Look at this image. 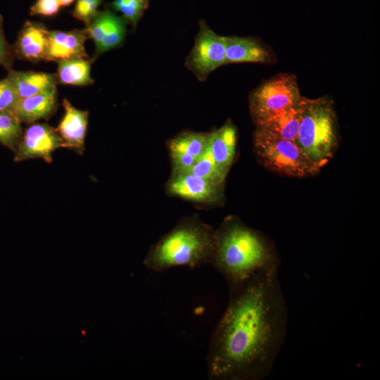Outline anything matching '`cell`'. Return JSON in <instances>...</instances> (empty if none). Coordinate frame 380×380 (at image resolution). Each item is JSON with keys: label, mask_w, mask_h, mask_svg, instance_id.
<instances>
[{"label": "cell", "mask_w": 380, "mask_h": 380, "mask_svg": "<svg viewBox=\"0 0 380 380\" xmlns=\"http://www.w3.org/2000/svg\"><path fill=\"white\" fill-rule=\"evenodd\" d=\"M15 58L13 46L8 42L6 38L4 29V18L0 14V65L8 72L12 69Z\"/></svg>", "instance_id": "26"}, {"label": "cell", "mask_w": 380, "mask_h": 380, "mask_svg": "<svg viewBox=\"0 0 380 380\" xmlns=\"http://www.w3.org/2000/svg\"><path fill=\"white\" fill-rule=\"evenodd\" d=\"M20 124L13 113L0 110V144L13 152L23 134Z\"/></svg>", "instance_id": "22"}, {"label": "cell", "mask_w": 380, "mask_h": 380, "mask_svg": "<svg viewBox=\"0 0 380 380\" xmlns=\"http://www.w3.org/2000/svg\"><path fill=\"white\" fill-rule=\"evenodd\" d=\"M6 77L11 82L20 99L56 89L58 83L56 74L43 72L11 69Z\"/></svg>", "instance_id": "15"}, {"label": "cell", "mask_w": 380, "mask_h": 380, "mask_svg": "<svg viewBox=\"0 0 380 380\" xmlns=\"http://www.w3.org/2000/svg\"><path fill=\"white\" fill-rule=\"evenodd\" d=\"M93 60L78 57L58 62L56 78L61 84L87 86L94 83L91 77Z\"/></svg>", "instance_id": "19"}, {"label": "cell", "mask_w": 380, "mask_h": 380, "mask_svg": "<svg viewBox=\"0 0 380 380\" xmlns=\"http://www.w3.org/2000/svg\"><path fill=\"white\" fill-rule=\"evenodd\" d=\"M222 65H226L225 37L216 34L204 20H200L199 30L185 66L203 82Z\"/></svg>", "instance_id": "7"}, {"label": "cell", "mask_w": 380, "mask_h": 380, "mask_svg": "<svg viewBox=\"0 0 380 380\" xmlns=\"http://www.w3.org/2000/svg\"><path fill=\"white\" fill-rule=\"evenodd\" d=\"M61 8L58 0H37L30 8V14L53 16L59 12Z\"/></svg>", "instance_id": "27"}, {"label": "cell", "mask_w": 380, "mask_h": 380, "mask_svg": "<svg viewBox=\"0 0 380 380\" xmlns=\"http://www.w3.org/2000/svg\"><path fill=\"white\" fill-rule=\"evenodd\" d=\"M56 106L57 90L53 89L32 96L20 99L14 114L20 123H32L49 118L55 112Z\"/></svg>", "instance_id": "16"}, {"label": "cell", "mask_w": 380, "mask_h": 380, "mask_svg": "<svg viewBox=\"0 0 380 380\" xmlns=\"http://www.w3.org/2000/svg\"><path fill=\"white\" fill-rule=\"evenodd\" d=\"M236 137V129L229 121L209 134L208 148L217 164L227 173L234 159Z\"/></svg>", "instance_id": "17"}, {"label": "cell", "mask_w": 380, "mask_h": 380, "mask_svg": "<svg viewBox=\"0 0 380 380\" xmlns=\"http://www.w3.org/2000/svg\"><path fill=\"white\" fill-rule=\"evenodd\" d=\"M128 23L110 8L99 11L85 27L95 44V58L122 44Z\"/></svg>", "instance_id": "10"}, {"label": "cell", "mask_w": 380, "mask_h": 380, "mask_svg": "<svg viewBox=\"0 0 380 380\" xmlns=\"http://www.w3.org/2000/svg\"><path fill=\"white\" fill-rule=\"evenodd\" d=\"M62 105L64 114L56 129L65 142L66 148L82 155L85 149L84 141L89 112L75 108L65 98L63 99Z\"/></svg>", "instance_id": "13"}, {"label": "cell", "mask_w": 380, "mask_h": 380, "mask_svg": "<svg viewBox=\"0 0 380 380\" xmlns=\"http://www.w3.org/2000/svg\"><path fill=\"white\" fill-rule=\"evenodd\" d=\"M166 191L169 196L205 205L218 204L224 196L222 185L215 184L189 172L172 174Z\"/></svg>", "instance_id": "9"}, {"label": "cell", "mask_w": 380, "mask_h": 380, "mask_svg": "<svg viewBox=\"0 0 380 380\" xmlns=\"http://www.w3.org/2000/svg\"><path fill=\"white\" fill-rule=\"evenodd\" d=\"M150 0H113L108 4L109 8L120 12L134 30L149 5Z\"/></svg>", "instance_id": "23"}, {"label": "cell", "mask_w": 380, "mask_h": 380, "mask_svg": "<svg viewBox=\"0 0 380 380\" xmlns=\"http://www.w3.org/2000/svg\"><path fill=\"white\" fill-rule=\"evenodd\" d=\"M88 38L86 28L69 31L49 30L45 61L58 63L74 58H87L84 43Z\"/></svg>", "instance_id": "11"}, {"label": "cell", "mask_w": 380, "mask_h": 380, "mask_svg": "<svg viewBox=\"0 0 380 380\" xmlns=\"http://www.w3.org/2000/svg\"><path fill=\"white\" fill-rule=\"evenodd\" d=\"M186 172L217 185H223L227 172L224 171L213 159L208 148Z\"/></svg>", "instance_id": "21"}, {"label": "cell", "mask_w": 380, "mask_h": 380, "mask_svg": "<svg viewBox=\"0 0 380 380\" xmlns=\"http://www.w3.org/2000/svg\"><path fill=\"white\" fill-rule=\"evenodd\" d=\"M226 64L233 63H266L269 52L258 42L248 37H225Z\"/></svg>", "instance_id": "18"}, {"label": "cell", "mask_w": 380, "mask_h": 380, "mask_svg": "<svg viewBox=\"0 0 380 380\" xmlns=\"http://www.w3.org/2000/svg\"><path fill=\"white\" fill-rule=\"evenodd\" d=\"M75 0H58L61 7L68 6L73 3Z\"/></svg>", "instance_id": "28"}, {"label": "cell", "mask_w": 380, "mask_h": 380, "mask_svg": "<svg viewBox=\"0 0 380 380\" xmlns=\"http://www.w3.org/2000/svg\"><path fill=\"white\" fill-rule=\"evenodd\" d=\"M302 115L296 143L319 167L333 157L337 146L336 117L331 99L322 97L301 101Z\"/></svg>", "instance_id": "4"}, {"label": "cell", "mask_w": 380, "mask_h": 380, "mask_svg": "<svg viewBox=\"0 0 380 380\" xmlns=\"http://www.w3.org/2000/svg\"><path fill=\"white\" fill-rule=\"evenodd\" d=\"M19 100L11 82L6 77L0 80V110L14 113Z\"/></svg>", "instance_id": "25"}, {"label": "cell", "mask_w": 380, "mask_h": 380, "mask_svg": "<svg viewBox=\"0 0 380 380\" xmlns=\"http://www.w3.org/2000/svg\"><path fill=\"white\" fill-rule=\"evenodd\" d=\"M294 75H281L265 82L251 94L249 107L255 123L297 106L302 100Z\"/></svg>", "instance_id": "6"}, {"label": "cell", "mask_w": 380, "mask_h": 380, "mask_svg": "<svg viewBox=\"0 0 380 380\" xmlns=\"http://www.w3.org/2000/svg\"><path fill=\"white\" fill-rule=\"evenodd\" d=\"M254 151L258 160L267 168L282 175L303 177L317 173L319 168L291 140L255 129Z\"/></svg>", "instance_id": "5"}, {"label": "cell", "mask_w": 380, "mask_h": 380, "mask_svg": "<svg viewBox=\"0 0 380 380\" xmlns=\"http://www.w3.org/2000/svg\"><path fill=\"white\" fill-rule=\"evenodd\" d=\"M60 148L66 146L57 129L46 123H35L23 132L14 151V161L41 158L51 163L52 153Z\"/></svg>", "instance_id": "8"}, {"label": "cell", "mask_w": 380, "mask_h": 380, "mask_svg": "<svg viewBox=\"0 0 380 380\" xmlns=\"http://www.w3.org/2000/svg\"><path fill=\"white\" fill-rule=\"evenodd\" d=\"M215 230L197 215L182 219L148 251L144 265L154 272L211 264Z\"/></svg>", "instance_id": "3"}, {"label": "cell", "mask_w": 380, "mask_h": 380, "mask_svg": "<svg viewBox=\"0 0 380 380\" xmlns=\"http://www.w3.org/2000/svg\"><path fill=\"white\" fill-rule=\"evenodd\" d=\"M229 287L228 305L209 345L208 377L263 379L281 349L288 325L278 269L261 271Z\"/></svg>", "instance_id": "1"}, {"label": "cell", "mask_w": 380, "mask_h": 380, "mask_svg": "<svg viewBox=\"0 0 380 380\" xmlns=\"http://www.w3.org/2000/svg\"><path fill=\"white\" fill-rule=\"evenodd\" d=\"M301 101L296 106L277 112L255 123L256 129L296 142L302 115Z\"/></svg>", "instance_id": "14"}, {"label": "cell", "mask_w": 380, "mask_h": 380, "mask_svg": "<svg viewBox=\"0 0 380 380\" xmlns=\"http://www.w3.org/2000/svg\"><path fill=\"white\" fill-rule=\"evenodd\" d=\"M210 133L184 132L167 143L169 153H179L197 160L205 152L208 145Z\"/></svg>", "instance_id": "20"}, {"label": "cell", "mask_w": 380, "mask_h": 380, "mask_svg": "<svg viewBox=\"0 0 380 380\" xmlns=\"http://www.w3.org/2000/svg\"><path fill=\"white\" fill-rule=\"evenodd\" d=\"M103 1V0H77L71 13L74 18L87 26L99 11L98 8Z\"/></svg>", "instance_id": "24"}, {"label": "cell", "mask_w": 380, "mask_h": 380, "mask_svg": "<svg viewBox=\"0 0 380 380\" xmlns=\"http://www.w3.org/2000/svg\"><path fill=\"white\" fill-rule=\"evenodd\" d=\"M210 265L231 286L261 271L278 269L279 262L264 236L236 218L229 217L215 230Z\"/></svg>", "instance_id": "2"}, {"label": "cell", "mask_w": 380, "mask_h": 380, "mask_svg": "<svg viewBox=\"0 0 380 380\" xmlns=\"http://www.w3.org/2000/svg\"><path fill=\"white\" fill-rule=\"evenodd\" d=\"M49 30L44 24L27 20L13 45L15 58L32 62L46 59Z\"/></svg>", "instance_id": "12"}]
</instances>
